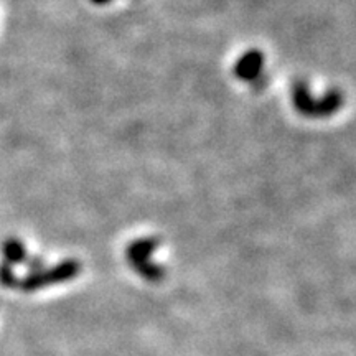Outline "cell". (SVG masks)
Returning <instances> with one entry per match:
<instances>
[{
  "mask_svg": "<svg viewBox=\"0 0 356 356\" xmlns=\"http://www.w3.org/2000/svg\"><path fill=\"white\" fill-rule=\"evenodd\" d=\"M91 3H95V6H108V3L113 2V0H89Z\"/></svg>",
  "mask_w": 356,
  "mask_h": 356,
  "instance_id": "cell-5",
  "label": "cell"
},
{
  "mask_svg": "<svg viewBox=\"0 0 356 356\" xmlns=\"http://www.w3.org/2000/svg\"><path fill=\"white\" fill-rule=\"evenodd\" d=\"M266 65V55L259 48H251L244 51L241 56L236 60L233 66V74L243 83H256L261 78L262 70Z\"/></svg>",
  "mask_w": 356,
  "mask_h": 356,
  "instance_id": "cell-2",
  "label": "cell"
},
{
  "mask_svg": "<svg viewBox=\"0 0 356 356\" xmlns=\"http://www.w3.org/2000/svg\"><path fill=\"white\" fill-rule=\"evenodd\" d=\"M0 284H3L6 287H13L17 284L15 273H13L12 264H2L0 266Z\"/></svg>",
  "mask_w": 356,
  "mask_h": 356,
  "instance_id": "cell-4",
  "label": "cell"
},
{
  "mask_svg": "<svg viewBox=\"0 0 356 356\" xmlns=\"http://www.w3.org/2000/svg\"><path fill=\"white\" fill-rule=\"evenodd\" d=\"M2 251L7 259V264H15V262L24 261L25 257V249L22 246V243L17 241V239H8V241L3 243Z\"/></svg>",
  "mask_w": 356,
  "mask_h": 356,
  "instance_id": "cell-3",
  "label": "cell"
},
{
  "mask_svg": "<svg viewBox=\"0 0 356 356\" xmlns=\"http://www.w3.org/2000/svg\"><path fill=\"white\" fill-rule=\"evenodd\" d=\"M292 106L300 115L309 119L332 118L343 108L345 95L340 89L332 88L322 97H314L305 81H293L291 89Z\"/></svg>",
  "mask_w": 356,
  "mask_h": 356,
  "instance_id": "cell-1",
  "label": "cell"
}]
</instances>
